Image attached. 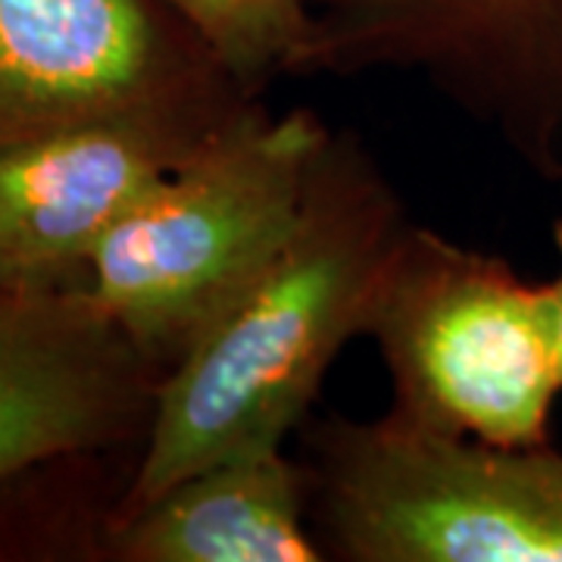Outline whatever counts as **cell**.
<instances>
[{"instance_id":"obj_1","label":"cell","mask_w":562,"mask_h":562,"mask_svg":"<svg viewBox=\"0 0 562 562\" xmlns=\"http://www.w3.org/2000/svg\"><path fill=\"white\" fill-rule=\"evenodd\" d=\"M401 194L353 132H331L301 216L257 281L160 382L135 475L113 522L203 465L284 450L303 431L409 228Z\"/></svg>"},{"instance_id":"obj_2","label":"cell","mask_w":562,"mask_h":562,"mask_svg":"<svg viewBox=\"0 0 562 562\" xmlns=\"http://www.w3.org/2000/svg\"><path fill=\"white\" fill-rule=\"evenodd\" d=\"M328 135L306 106L254 101L98 244L88 291L160 379L288 241Z\"/></svg>"},{"instance_id":"obj_3","label":"cell","mask_w":562,"mask_h":562,"mask_svg":"<svg viewBox=\"0 0 562 562\" xmlns=\"http://www.w3.org/2000/svg\"><path fill=\"white\" fill-rule=\"evenodd\" d=\"M325 560L562 562V450L447 435L397 413L306 422Z\"/></svg>"},{"instance_id":"obj_4","label":"cell","mask_w":562,"mask_h":562,"mask_svg":"<svg viewBox=\"0 0 562 562\" xmlns=\"http://www.w3.org/2000/svg\"><path fill=\"white\" fill-rule=\"evenodd\" d=\"M391 413L487 443H550L562 394L547 281L409 222L369 306Z\"/></svg>"},{"instance_id":"obj_5","label":"cell","mask_w":562,"mask_h":562,"mask_svg":"<svg viewBox=\"0 0 562 562\" xmlns=\"http://www.w3.org/2000/svg\"><path fill=\"white\" fill-rule=\"evenodd\" d=\"M254 101L166 0H0V154L110 122L210 138Z\"/></svg>"},{"instance_id":"obj_6","label":"cell","mask_w":562,"mask_h":562,"mask_svg":"<svg viewBox=\"0 0 562 562\" xmlns=\"http://www.w3.org/2000/svg\"><path fill=\"white\" fill-rule=\"evenodd\" d=\"M422 76L562 184V0H328L294 79Z\"/></svg>"},{"instance_id":"obj_7","label":"cell","mask_w":562,"mask_h":562,"mask_svg":"<svg viewBox=\"0 0 562 562\" xmlns=\"http://www.w3.org/2000/svg\"><path fill=\"white\" fill-rule=\"evenodd\" d=\"M157 382L88 284L0 291V479L147 428Z\"/></svg>"},{"instance_id":"obj_8","label":"cell","mask_w":562,"mask_h":562,"mask_svg":"<svg viewBox=\"0 0 562 562\" xmlns=\"http://www.w3.org/2000/svg\"><path fill=\"white\" fill-rule=\"evenodd\" d=\"M203 140L110 122L0 154V291L88 284L106 232Z\"/></svg>"},{"instance_id":"obj_9","label":"cell","mask_w":562,"mask_h":562,"mask_svg":"<svg viewBox=\"0 0 562 562\" xmlns=\"http://www.w3.org/2000/svg\"><path fill=\"white\" fill-rule=\"evenodd\" d=\"M128 562H322L306 465L284 450L203 465L128 519L110 522Z\"/></svg>"},{"instance_id":"obj_10","label":"cell","mask_w":562,"mask_h":562,"mask_svg":"<svg viewBox=\"0 0 562 562\" xmlns=\"http://www.w3.org/2000/svg\"><path fill=\"white\" fill-rule=\"evenodd\" d=\"M194 25L225 69L260 98L294 76L303 44L328 0H166Z\"/></svg>"},{"instance_id":"obj_11","label":"cell","mask_w":562,"mask_h":562,"mask_svg":"<svg viewBox=\"0 0 562 562\" xmlns=\"http://www.w3.org/2000/svg\"><path fill=\"white\" fill-rule=\"evenodd\" d=\"M553 244H557V257H560V269L557 276L547 281L550 291V310H553V338H557V360H560L562 375V220L553 222Z\"/></svg>"}]
</instances>
